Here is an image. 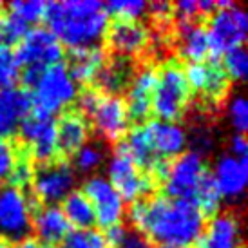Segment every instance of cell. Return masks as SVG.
<instances>
[{
    "instance_id": "obj_3",
    "label": "cell",
    "mask_w": 248,
    "mask_h": 248,
    "mask_svg": "<svg viewBox=\"0 0 248 248\" xmlns=\"http://www.w3.org/2000/svg\"><path fill=\"white\" fill-rule=\"evenodd\" d=\"M192 93L186 83L185 69L169 60L156 69V87L152 94V112L163 122H178L188 109Z\"/></svg>"
},
{
    "instance_id": "obj_39",
    "label": "cell",
    "mask_w": 248,
    "mask_h": 248,
    "mask_svg": "<svg viewBox=\"0 0 248 248\" xmlns=\"http://www.w3.org/2000/svg\"><path fill=\"white\" fill-rule=\"evenodd\" d=\"M200 16L198 2L196 0H181L178 4H172V18L183 26V24H192Z\"/></svg>"
},
{
    "instance_id": "obj_43",
    "label": "cell",
    "mask_w": 248,
    "mask_h": 248,
    "mask_svg": "<svg viewBox=\"0 0 248 248\" xmlns=\"http://www.w3.org/2000/svg\"><path fill=\"white\" fill-rule=\"evenodd\" d=\"M247 151H248V141L245 138V134H234L230 138V152L235 158H247Z\"/></svg>"
},
{
    "instance_id": "obj_9",
    "label": "cell",
    "mask_w": 248,
    "mask_h": 248,
    "mask_svg": "<svg viewBox=\"0 0 248 248\" xmlns=\"http://www.w3.org/2000/svg\"><path fill=\"white\" fill-rule=\"evenodd\" d=\"M22 143L29 158L42 163L55 161L58 156V141H56V120L55 116H47L36 110H31L22 120L20 127Z\"/></svg>"
},
{
    "instance_id": "obj_26",
    "label": "cell",
    "mask_w": 248,
    "mask_h": 248,
    "mask_svg": "<svg viewBox=\"0 0 248 248\" xmlns=\"http://www.w3.org/2000/svg\"><path fill=\"white\" fill-rule=\"evenodd\" d=\"M60 208H62L67 223L71 227H75V230H89L96 225V216H94L93 205L82 190H73L62 201Z\"/></svg>"
},
{
    "instance_id": "obj_28",
    "label": "cell",
    "mask_w": 248,
    "mask_h": 248,
    "mask_svg": "<svg viewBox=\"0 0 248 248\" xmlns=\"http://www.w3.org/2000/svg\"><path fill=\"white\" fill-rule=\"evenodd\" d=\"M75 161V172L93 174L105 163V149L98 141H87L82 149L73 154Z\"/></svg>"
},
{
    "instance_id": "obj_40",
    "label": "cell",
    "mask_w": 248,
    "mask_h": 248,
    "mask_svg": "<svg viewBox=\"0 0 248 248\" xmlns=\"http://www.w3.org/2000/svg\"><path fill=\"white\" fill-rule=\"evenodd\" d=\"M149 11L159 26H165L167 22L172 18V4H169V2H154L149 6Z\"/></svg>"
},
{
    "instance_id": "obj_32",
    "label": "cell",
    "mask_w": 248,
    "mask_h": 248,
    "mask_svg": "<svg viewBox=\"0 0 248 248\" xmlns=\"http://www.w3.org/2000/svg\"><path fill=\"white\" fill-rule=\"evenodd\" d=\"M28 31V26L15 18L11 13H0V46L7 49L16 47Z\"/></svg>"
},
{
    "instance_id": "obj_14",
    "label": "cell",
    "mask_w": 248,
    "mask_h": 248,
    "mask_svg": "<svg viewBox=\"0 0 248 248\" xmlns=\"http://www.w3.org/2000/svg\"><path fill=\"white\" fill-rule=\"evenodd\" d=\"M91 118L94 131L107 141H116L120 143L127 136L131 129V120L127 114L125 100L120 96H107L102 94L98 98L94 109L87 120Z\"/></svg>"
},
{
    "instance_id": "obj_8",
    "label": "cell",
    "mask_w": 248,
    "mask_h": 248,
    "mask_svg": "<svg viewBox=\"0 0 248 248\" xmlns=\"http://www.w3.org/2000/svg\"><path fill=\"white\" fill-rule=\"evenodd\" d=\"M107 179L125 203L143 200L154 188V179L140 170L120 143L107 163Z\"/></svg>"
},
{
    "instance_id": "obj_36",
    "label": "cell",
    "mask_w": 248,
    "mask_h": 248,
    "mask_svg": "<svg viewBox=\"0 0 248 248\" xmlns=\"http://www.w3.org/2000/svg\"><path fill=\"white\" fill-rule=\"evenodd\" d=\"M63 248H109L102 232L94 228L89 230H73L63 241Z\"/></svg>"
},
{
    "instance_id": "obj_35",
    "label": "cell",
    "mask_w": 248,
    "mask_h": 248,
    "mask_svg": "<svg viewBox=\"0 0 248 248\" xmlns=\"http://www.w3.org/2000/svg\"><path fill=\"white\" fill-rule=\"evenodd\" d=\"M227 118L230 127L235 131V134H245L248 129V104L245 96L235 94L228 100L227 105Z\"/></svg>"
},
{
    "instance_id": "obj_30",
    "label": "cell",
    "mask_w": 248,
    "mask_h": 248,
    "mask_svg": "<svg viewBox=\"0 0 248 248\" xmlns=\"http://www.w3.org/2000/svg\"><path fill=\"white\" fill-rule=\"evenodd\" d=\"M223 63L221 67L225 71V75L228 76V80L234 82H243L248 75V55L245 47H234L227 51L221 56Z\"/></svg>"
},
{
    "instance_id": "obj_17",
    "label": "cell",
    "mask_w": 248,
    "mask_h": 248,
    "mask_svg": "<svg viewBox=\"0 0 248 248\" xmlns=\"http://www.w3.org/2000/svg\"><path fill=\"white\" fill-rule=\"evenodd\" d=\"M214 183L219 188L223 200H239L245 188H247L248 179V163L247 158H235L232 154H223L216 159L212 170Z\"/></svg>"
},
{
    "instance_id": "obj_21",
    "label": "cell",
    "mask_w": 248,
    "mask_h": 248,
    "mask_svg": "<svg viewBox=\"0 0 248 248\" xmlns=\"http://www.w3.org/2000/svg\"><path fill=\"white\" fill-rule=\"evenodd\" d=\"M154 152L161 161H170L185 152L186 131L178 122L152 120L149 122Z\"/></svg>"
},
{
    "instance_id": "obj_38",
    "label": "cell",
    "mask_w": 248,
    "mask_h": 248,
    "mask_svg": "<svg viewBox=\"0 0 248 248\" xmlns=\"http://www.w3.org/2000/svg\"><path fill=\"white\" fill-rule=\"evenodd\" d=\"M22 152L11 140H0V181L9 178Z\"/></svg>"
},
{
    "instance_id": "obj_41",
    "label": "cell",
    "mask_w": 248,
    "mask_h": 248,
    "mask_svg": "<svg viewBox=\"0 0 248 248\" xmlns=\"http://www.w3.org/2000/svg\"><path fill=\"white\" fill-rule=\"evenodd\" d=\"M127 228L120 223V225H114V227H109V228H105V232L102 235H104V239L105 243H107V247L109 248H116L120 243L125 239V235H127Z\"/></svg>"
},
{
    "instance_id": "obj_18",
    "label": "cell",
    "mask_w": 248,
    "mask_h": 248,
    "mask_svg": "<svg viewBox=\"0 0 248 248\" xmlns=\"http://www.w3.org/2000/svg\"><path fill=\"white\" fill-rule=\"evenodd\" d=\"M196 243L198 248H243L241 221L235 214L219 212L205 225Z\"/></svg>"
},
{
    "instance_id": "obj_2",
    "label": "cell",
    "mask_w": 248,
    "mask_h": 248,
    "mask_svg": "<svg viewBox=\"0 0 248 248\" xmlns=\"http://www.w3.org/2000/svg\"><path fill=\"white\" fill-rule=\"evenodd\" d=\"M44 20L58 42L71 49L100 46L109 28L105 4L98 0L49 2Z\"/></svg>"
},
{
    "instance_id": "obj_47",
    "label": "cell",
    "mask_w": 248,
    "mask_h": 248,
    "mask_svg": "<svg viewBox=\"0 0 248 248\" xmlns=\"http://www.w3.org/2000/svg\"><path fill=\"white\" fill-rule=\"evenodd\" d=\"M2 9H4V4H2V2H0V13H2Z\"/></svg>"
},
{
    "instance_id": "obj_19",
    "label": "cell",
    "mask_w": 248,
    "mask_h": 248,
    "mask_svg": "<svg viewBox=\"0 0 248 248\" xmlns=\"http://www.w3.org/2000/svg\"><path fill=\"white\" fill-rule=\"evenodd\" d=\"M33 110L29 91L20 87L0 89V140H9L22 120Z\"/></svg>"
},
{
    "instance_id": "obj_6",
    "label": "cell",
    "mask_w": 248,
    "mask_h": 248,
    "mask_svg": "<svg viewBox=\"0 0 248 248\" xmlns=\"http://www.w3.org/2000/svg\"><path fill=\"white\" fill-rule=\"evenodd\" d=\"M36 203L26 190L4 185L0 188V239L6 243H20L33 232V214Z\"/></svg>"
},
{
    "instance_id": "obj_46",
    "label": "cell",
    "mask_w": 248,
    "mask_h": 248,
    "mask_svg": "<svg viewBox=\"0 0 248 248\" xmlns=\"http://www.w3.org/2000/svg\"><path fill=\"white\" fill-rule=\"evenodd\" d=\"M161 248H190V247H161Z\"/></svg>"
},
{
    "instance_id": "obj_44",
    "label": "cell",
    "mask_w": 248,
    "mask_h": 248,
    "mask_svg": "<svg viewBox=\"0 0 248 248\" xmlns=\"http://www.w3.org/2000/svg\"><path fill=\"white\" fill-rule=\"evenodd\" d=\"M13 248H58V247H51V245H44V243L36 241V239H31V237H28V239H24V241L16 243Z\"/></svg>"
},
{
    "instance_id": "obj_11",
    "label": "cell",
    "mask_w": 248,
    "mask_h": 248,
    "mask_svg": "<svg viewBox=\"0 0 248 248\" xmlns=\"http://www.w3.org/2000/svg\"><path fill=\"white\" fill-rule=\"evenodd\" d=\"M31 185L40 205H58L75 190L76 172L69 163L55 159L36 169Z\"/></svg>"
},
{
    "instance_id": "obj_45",
    "label": "cell",
    "mask_w": 248,
    "mask_h": 248,
    "mask_svg": "<svg viewBox=\"0 0 248 248\" xmlns=\"http://www.w3.org/2000/svg\"><path fill=\"white\" fill-rule=\"evenodd\" d=\"M0 248H11V245H9V243H6L4 239H0Z\"/></svg>"
},
{
    "instance_id": "obj_37",
    "label": "cell",
    "mask_w": 248,
    "mask_h": 248,
    "mask_svg": "<svg viewBox=\"0 0 248 248\" xmlns=\"http://www.w3.org/2000/svg\"><path fill=\"white\" fill-rule=\"evenodd\" d=\"M33 176H35V169H33V163H31V158H29L26 152H22V156L18 158L16 165H15L13 172L9 174V185L16 186L20 190H26V186H29L33 183Z\"/></svg>"
},
{
    "instance_id": "obj_27",
    "label": "cell",
    "mask_w": 248,
    "mask_h": 248,
    "mask_svg": "<svg viewBox=\"0 0 248 248\" xmlns=\"http://www.w3.org/2000/svg\"><path fill=\"white\" fill-rule=\"evenodd\" d=\"M192 203L198 207V210H200L205 217H207V216L214 217V216L219 214L221 207H223V196H221L217 185L214 183L210 172H208L207 176L203 178V181L200 183L198 190L194 194Z\"/></svg>"
},
{
    "instance_id": "obj_4",
    "label": "cell",
    "mask_w": 248,
    "mask_h": 248,
    "mask_svg": "<svg viewBox=\"0 0 248 248\" xmlns=\"http://www.w3.org/2000/svg\"><path fill=\"white\" fill-rule=\"evenodd\" d=\"M29 94H31L33 110L55 116L58 112H63L73 102H76L78 85L69 76L67 67L63 63H56L47 69H42Z\"/></svg>"
},
{
    "instance_id": "obj_12",
    "label": "cell",
    "mask_w": 248,
    "mask_h": 248,
    "mask_svg": "<svg viewBox=\"0 0 248 248\" xmlns=\"http://www.w3.org/2000/svg\"><path fill=\"white\" fill-rule=\"evenodd\" d=\"M83 194L91 201L96 223L102 228L120 225L125 216V201L109 183V179L100 174H93L83 183Z\"/></svg>"
},
{
    "instance_id": "obj_1",
    "label": "cell",
    "mask_w": 248,
    "mask_h": 248,
    "mask_svg": "<svg viewBox=\"0 0 248 248\" xmlns=\"http://www.w3.org/2000/svg\"><path fill=\"white\" fill-rule=\"evenodd\" d=\"M129 221L136 232L159 247H190L205 228V216L192 201L167 196L131 203Z\"/></svg>"
},
{
    "instance_id": "obj_15",
    "label": "cell",
    "mask_w": 248,
    "mask_h": 248,
    "mask_svg": "<svg viewBox=\"0 0 248 248\" xmlns=\"http://www.w3.org/2000/svg\"><path fill=\"white\" fill-rule=\"evenodd\" d=\"M105 38L116 56L132 60V56L141 55L147 49L151 42V33L140 20H116L107 28Z\"/></svg>"
},
{
    "instance_id": "obj_16",
    "label": "cell",
    "mask_w": 248,
    "mask_h": 248,
    "mask_svg": "<svg viewBox=\"0 0 248 248\" xmlns=\"http://www.w3.org/2000/svg\"><path fill=\"white\" fill-rule=\"evenodd\" d=\"M156 87V69L152 65H145L134 73L131 83L127 87V114L131 122H147L152 112V94Z\"/></svg>"
},
{
    "instance_id": "obj_34",
    "label": "cell",
    "mask_w": 248,
    "mask_h": 248,
    "mask_svg": "<svg viewBox=\"0 0 248 248\" xmlns=\"http://www.w3.org/2000/svg\"><path fill=\"white\" fill-rule=\"evenodd\" d=\"M20 80V65L11 49L0 46V89H11Z\"/></svg>"
},
{
    "instance_id": "obj_31",
    "label": "cell",
    "mask_w": 248,
    "mask_h": 248,
    "mask_svg": "<svg viewBox=\"0 0 248 248\" xmlns=\"http://www.w3.org/2000/svg\"><path fill=\"white\" fill-rule=\"evenodd\" d=\"M105 11L116 20H140L149 11V4L143 0H112L105 4Z\"/></svg>"
},
{
    "instance_id": "obj_29",
    "label": "cell",
    "mask_w": 248,
    "mask_h": 248,
    "mask_svg": "<svg viewBox=\"0 0 248 248\" xmlns=\"http://www.w3.org/2000/svg\"><path fill=\"white\" fill-rule=\"evenodd\" d=\"M46 7H47V4L42 0H13L9 4V13L29 28L31 24L44 20Z\"/></svg>"
},
{
    "instance_id": "obj_24",
    "label": "cell",
    "mask_w": 248,
    "mask_h": 248,
    "mask_svg": "<svg viewBox=\"0 0 248 248\" xmlns=\"http://www.w3.org/2000/svg\"><path fill=\"white\" fill-rule=\"evenodd\" d=\"M107 62V53L102 46H91V47L71 49L69 63L65 65L69 76L75 80V83H87L94 82L98 71Z\"/></svg>"
},
{
    "instance_id": "obj_13",
    "label": "cell",
    "mask_w": 248,
    "mask_h": 248,
    "mask_svg": "<svg viewBox=\"0 0 248 248\" xmlns=\"http://www.w3.org/2000/svg\"><path fill=\"white\" fill-rule=\"evenodd\" d=\"M185 78L190 93L207 104H217L227 96L230 80L225 75L217 60H205L200 63H188L185 67Z\"/></svg>"
},
{
    "instance_id": "obj_22",
    "label": "cell",
    "mask_w": 248,
    "mask_h": 248,
    "mask_svg": "<svg viewBox=\"0 0 248 248\" xmlns=\"http://www.w3.org/2000/svg\"><path fill=\"white\" fill-rule=\"evenodd\" d=\"M33 230L36 232L40 243L56 247L65 241L71 232L60 205H38L33 214Z\"/></svg>"
},
{
    "instance_id": "obj_20",
    "label": "cell",
    "mask_w": 248,
    "mask_h": 248,
    "mask_svg": "<svg viewBox=\"0 0 248 248\" xmlns=\"http://www.w3.org/2000/svg\"><path fill=\"white\" fill-rule=\"evenodd\" d=\"M91 124L80 110H65L56 120V141L58 154L73 156L78 149L89 141Z\"/></svg>"
},
{
    "instance_id": "obj_10",
    "label": "cell",
    "mask_w": 248,
    "mask_h": 248,
    "mask_svg": "<svg viewBox=\"0 0 248 248\" xmlns=\"http://www.w3.org/2000/svg\"><path fill=\"white\" fill-rule=\"evenodd\" d=\"M13 55L24 69H47L62 63L63 46L49 29L33 28L24 35Z\"/></svg>"
},
{
    "instance_id": "obj_5",
    "label": "cell",
    "mask_w": 248,
    "mask_h": 248,
    "mask_svg": "<svg viewBox=\"0 0 248 248\" xmlns=\"http://www.w3.org/2000/svg\"><path fill=\"white\" fill-rule=\"evenodd\" d=\"M210 60H217L227 51L243 47L248 36V15L234 2H217L207 28Z\"/></svg>"
},
{
    "instance_id": "obj_42",
    "label": "cell",
    "mask_w": 248,
    "mask_h": 248,
    "mask_svg": "<svg viewBox=\"0 0 248 248\" xmlns=\"http://www.w3.org/2000/svg\"><path fill=\"white\" fill-rule=\"evenodd\" d=\"M116 248H154V247H152V243L143 234H140V232L134 230V232H127L125 239Z\"/></svg>"
},
{
    "instance_id": "obj_7",
    "label": "cell",
    "mask_w": 248,
    "mask_h": 248,
    "mask_svg": "<svg viewBox=\"0 0 248 248\" xmlns=\"http://www.w3.org/2000/svg\"><path fill=\"white\" fill-rule=\"evenodd\" d=\"M208 174L207 161L200 154L188 151L169 161L167 172L159 183H163L167 198L192 201L203 178Z\"/></svg>"
},
{
    "instance_id": "obj_25",
    "label": "cell",
    "mask_w": 248,
    "mask_h": 248,
    "mask_svg": "<svg viewBox=\"0 0 248 248\" xmlns=\"http://www.w3.org/2000/svg\"><path fill=\"white\" fill-rule=\"evenodd\" d=\"M179 55L185 58L188 63L205 62L210 56L208 47V35L205 26L198 22L183 24L179 29Z\"/></svg>"
},
{
    "instance_id": "obj_23",
    "label": "cell",
    "mask_w": 248,
    "mask_h": 248,
    "mask_svg": "<svg viewBox=\"0 0 248 248\" xmlns=\"http://www.w3.org/2000/svg\"><path fill=\"white\" fill-rule=\"evenodd\" d=\"M132 76H134V63L131 58L124 56L107 58V62L102 65V69L98 71L94 78L96 82L94 89L107 96H120V93L129 87Z\"/></svg>"
},
{
    "instance_id": "obj_33",
    "label": "cell",
    "mask_w": 248,
    "mask_h": 248,
    "mask_svg": "<svg viewBox=\"0 0 248 248\" xmlns=\"http://www.w3.org/2000/svg\"><path fill=\"white\" fill-rule=\"evenodd\" d=\"M188 143L192 147V152L200 154L201 158H205L216 147V138H214L212 129L205 124L194 125L190 132H186V145Z\"/></svg>"
}]
</instances>
